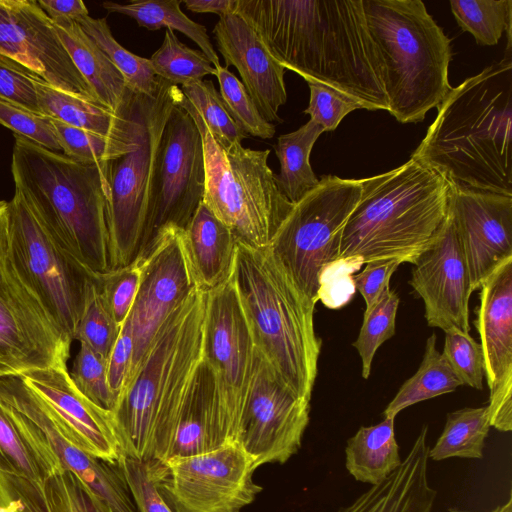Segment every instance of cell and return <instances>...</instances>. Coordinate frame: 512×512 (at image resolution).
Instances as JSON below:
<instances>
[{
  "label": "cell",
  "mask_w": 512,
  "mask_h": 512,
  "mask_svg": "<svg viewBox=\"0 0 512 512\" xmlns=\"http://www.w3.org/2000/svg\"><path fill=\"white\" fill-rule=\"evenodd\" d=\"M213 34L226 66H234L241 83L264 119L282 123L286 103L285 68L268 52L256 32L234 12L219 17Z\"/></svg>",
  "instance_id": "cell-24"
},
{
  "label": "cell",
  "mask_w": 512,
  "mask_h": 512,
  "mask_svg": "<svg viewBox=\"0 0 512 512\" xmlns=\"http://www.w3.org/2000/svg\"><path fill=\"white\" fill-rule=\"evenodd\" d=\"M445 332L442 355L463 385L483 389L484 356L481 344L457 328Z\"/></svg>",
  "instance_id": "cell-46"
},
{
  "label": "cell",
  "mask_w": 512,
  "mask_h": 512,
  "mask_svg": "<svg viewBox=\"0 0 512 512\" xmlns=\"http://www.w3.org/2000/svg\"><path fill=\"white\" fill-rule=\"evenodd\" d=\"M42 10L51 21L71 20L78 21L88 16V9L81 0H38Z\"/></svg>",
  "instance_id": "cell-54"
},
{
  "label": "cell",
  "mask_w": 512,
  "mask_h": 512,
  "mask_svg": "<svg viewBox=\"0 0 512 512\" xmlns=\"http://www.w3.org/2000/svg\"><path fill=\"white\" fill-rule=\"evenodd\" d=\"M70 375L77 389L89 400L103 409L114 410L118 397L108 383L106 358L80 343Z\"/></svg>",
  "instance_id": "cell-44"
},
{
  "label": "cell",
  "mask_w": 512,
  "mask_h": 512,
  "mask_svg": "<svg viewBox=\"0 0 512 512\" xmlns=\"http://www.w3.org/2000/svg\"><path fill=\"white\" fill-rule=\"evenodd\" d=\"M182 230L173 226L162 229L146 251L137 256L141 261V277L128 316L134 338L131 373L170 313L198 288Z\"/></svg>",
  "instance_id": "cell-17"
},
{
  "label": "cell",
  "mask_w": 512,
  "mask_h": 512,
  "mask_svg": "<svg viewBox=\"0 0 512 512\" xmlns=\"http://www.w3.org/2000/svg\"><path fill=\"white\" fill-rule=\"evenodd\" d=\"M183 96L179 86L160 77L155 95L135 93L136 145L107 161L106 202L113 269L130 264L141 250L152 214L163 131Z\"/></svg>",
  "instance_id": "cell-9"
},
{
  "label": "cell",
  "mask_w": 512,
  "mask_h": 512,
  "mask_svg": "<svg viewBox=\"0 0 512 512\" xmlns=\"http://www.w3.org/2000/svg\"><path fill=\"white\" fill-rule=\"evenodd\" d=\"M0 506L7 512H118L66 469L42 482L0 472Z\"/></svg>",
  "instance_id": "cell-27"
},
{
  "label": "cell",
  "mask_w": 512,
  "mask_h": 512,
  "mask_svg": "<svg viewBox=\"0 0 512 512\" xmlns=\"http://www.w3.org/2000/svg\"><path fill=\"white\" fill-rule=\"evenodd\" d=\"M323 132L318 124L309 120L297 130L277 138L274 150L280 162V173L276 175V182L281 193L292 204L319 183L310 164V154Z\"/></svg>",
  "instance_id": "cell-33"
},
{
  "label": "cell",
  "mask_w": 512,
  "mask_h": 512,
  "mask_svg": "<svg viewBox=\"0 0 512 512\" xmlns=\"http://www.w3.org/2000/svg\"><path fill=\"white\" fill-rule=\"evenodd\" d=\"M206 291L197 288L163 322L112 412L122 455L162 460L203 358Z\"/></svg>",
  "instance_id": "cell-3"
},
{
  "label": "cell",
  "mask_w": 512,
  "mask_h": 512,
  "mask_svg": "<svg viewBox=\"0 0 512 512\" xmlns=\"http://www.w3.org/2000/svg\"><path fill=\"white\" fill-rule=\"evenodd\" d=\"M140 277L141 261L139 257L126 266L95 276L103 301L119 326L123 325L131 312Z\"/></svg>",
  "instance_id": "cell-45"
},
{
  "label": "cell",
  "mask_w": 512,
  "mask_h": 512,
  "mask_svg": "<svg viewBox=\"0 0 512 512\" xmlns=\"http://www.w3.org/2000/svg\"><path fill=\"white\" fill-rule=\"evenodd\" d=\"M231 277L255 350L285 387L310 401L322 346L314 329L316 302L270 246L237 241Z\"/></svg>",
  "instance_id": "cell-4"
},
{
  "label": "cell",
  "mask_w": 512,
  "mask_h": 512,
  "mask_svg": "<svg viewBox=\"0 0 512 512\" xmlns=\"http://www.w3.org/2000/svg\"><path fill=\"white\" fill-rule=\"evenodd\" d=\"M309 105L304 110L323 131L335 130L343 118L357 109H368L361 101L322 83L308 81ZM369 110V109H368Z\"/></svg>",
  "instance_id": "cell-47"
},
{
  "label": "cell",
  "mask_w": 512,
  "mask_h": 512,
  "mask_svg": "<svg viewBox=\"0 0 512 512\" xmlns=\"http://www.w3.org/2000/svg\"><path fill=\"white\" fill-rule=\"evenodd\" d=\"M95 276L86 286L84 308L74 340L86 344L94 352L108 359L121 326L116 323L106 307Z\"/></svg>",
  "instance_id": "cell-42"
},
{
  "label": "cell",
  "mask_w": 512,
  "mask_h": 512,
  "mask_svg": "<svg viewBox=\"0 0 512 512\" xmlns=\"http://www.w3.org/2000/svg\"><path fill=\"white\" fill-rule=\"evenodd\" d=\"M8 208L18 260L50 311L74 341L87 283L97 274L80 265L60 246L17 190L8 202Z\"/></svg>",
  "instance_id": "cell-13"
},
{
  "label": "cell",
  "mask_w": 512,
  "mask_h": 512,
  "mask_svg": "<svg viewBox=\"0 0 512 512\" xmlns=\"http://www.w3.org/2000/svg\"><path fill=\"white\" fill-rule=\"evenodd\" d=\"M233 12L285 69L388 112L384 62L363 0H235Z\"/></svg>",
  "instance_id": "cell-1"
},
{
  "label": "cell",
  "mask_w": 512,
  "mask_h": 512,
  "mask_svg": "<svg viewBox=\"0 0 512 512\" xmlns=\"http://www.w3.org/2000/svg\"><path fill=\"white\" fill-rule=\"evenodd\" d=\"M394 420L384 417L378 424L361 426L347 440L345 466L355 480L372 486L400 466Z\"/></svg>",
  "instance_id": "cell-32"
},
{
  "label": "cell",
  "mask_w": 512,
  "mask_h": 512,
  "mask_svg": "<svg viewBox=\"0 0 512 512\" xmlns=\"http://www.w3.org/2000/svg\"><path fill=\"white\" fill-rule=\"evenodd\" d=\"M411 158L450 183L512 197L511 50L450 89Z\"/></svg>",
  "instance_id": "cell-2"
},
{
  "label": "cell",
  "mask_w": 512,
  "mask_h": 512,
  "mask_svg": "<svg viewBox=\"0 0 512 512\" xmlns=\"http://www.w3.org/2000/svg\"><path fill=\"white\" fill-rule=\"evenodd\" d=\"M180 89L216 141L224 146L242 145L248 135L232 119L212 81L200 80L183 85Z\"/></svg>",
  "instance_id": "cell-41"
},
{
  "label": "cell",
  "mask_w": 512,
  "mask_h": 512,
  "mask_svg": "<svg viewBox=\"0 0 512 512\" xmlns=\"http://www.w3.org/2000/svg\"><path fill=\"white\" fill-rule=\"evenodd\" d=\"M256 350L231 275L206 291L203 358L213 370L223 422L236 442Z\"/></svg>",
  "instance_id": "cell-14"
},
{
  "label": "cell",
  "mask_w": 512,
  "mask_h": 512,
  "mask_svg": "<svg viewBox=\"0 0 512 512\" xmlns=\"http://www.w3.org/2000/svg\"><path fill=\"white\" fill-rule=\"evenodd\" d=\"M77 22L120 72L129 90L147 96L155 95L158 77L150 60L121 46L113 37L106 18L96 19L88 15Z\"/></svg>",
  "instance_id": "cell-37"
},
{
  "label": "cell",
  "mask_w": 512,
  "mask_h": 512,
  "mask_svg": "<svg viewBox=\"0 0 512 512\" xmlns=\"http://www.w3.org/2000/svg\"><path fill=\"white\" fill-rule=\"evenodd\" d=\"M41 114L70 126L108 137L123 136L129 127V92L116 112L98 102L55 88L33 73Z\"/></svg>",
  "instance_id": "cell-30"
},
{
  "label": "cell",
  "mask_w": 512,
  "mask_h": 512,
  "mask_svg": "<svg viewBox=\"0 0 512 512\" xmlns=\"http://www.w3.org/2000/svg\"><path fill=\"white\" fill-rule=\"evenodd\" d=\"M427 436L423 425L400 466L338 512H432L437 491L428 481Z\"/></svg>",
  "instance_id": "cell-26"
},
{
  "label": "cell",
  "mask_w": 512,
  "mask_h": 512,
  "mask_svg": "<svg viewBox=\"0 0 512 512\" xmlns=\"http://www.w3.org/2000/svg\"><path fill=\"white\" fill-rule=\"evenodd\" d=\"M146 464L173 512H241L263 489L253 479L254 459L237 442Z\"/></svg>",
  "instance_id": "cell-12"
},
{
  "label": "cell",
  "mask_w": 512,
  "mask_h": 512,
  "mask_svg": "<svg viewBox=\"0 0 512 512\" xmlns=\"http://www.w3.org/2000/svg\"><path fill=\"white\" fill-rule=\"evenodd\" d=\"M450 7L458 25L477 44L496 45L506 32L507 48H511V0H451Z\"/></svg>",
  "instance_id": "cell-38"
},
{
  "label": "cell",
  "mask_w": 512,
  "mask_h": 512,
  "mask_svg": "<svg viewBox=\"0 0 512 512\" xmlns=\"http://www.w3.org/2000/svg\"><path fill=\"white\" fill-rule=\"evenodd\" d=\"M475 327L484 356L491 427L512 430V258L482 284Z\"/></svg>",
  "instance_id": "cell-19"
},
{
  "label": "cell",
  "mask_w": 512,
  "mask_h": 512,
  "mask_svg": "<svg viewBox=\"0 0 512 512\" xmlns=\"http://www.w3.org/2000/svg\"><path fill=\"white\" fill-rule=\"evenodd\" d=\"M410 284L424 302L430 327L469 333L473 292L466 259L448 214L429 247L416 259Z\"/></svg>",
  "instance_id": "cell-21"
},
{
  "label": "cell",
  "mask_w": 512,
  "mask_h": 512,
  "mask_svg": "<svg viewBox=\"0 0 512 512\" xmlns=\"http://www.w3.org/2000/svg\"><path fill=\"white\" fill-rule=\"evenodd\" d=\"M363 265L360 257L338 258L326 264L318 276V301L329 309L349 303L356 291L353 276Z\"/></svg>",
  "instance_id": "cell-48"
},
{
  "label": "cell",
  "mask_w": 512,
  "mask_h": 512,
  "mask_svg": "<svg viewBox=\"0 0 512 512\" xmlns=\"http://www.w3.org/2000/svg\"><path fill=\"white\" fill-rule=\"evenodd\" d=\"M463 383L436 348V335L426 341L422 362L416 373L407 379L385 408L383 415L395 419L405 408L455 391Z\"/></svg>",
  "instance_id": "cell-35"
},
{
  "label": "cell",
  "mask_w": 512,
  "mask_h": 512,
  "mask_svg": "<svg viewBox=\"0 0 512 512\" xmlns=\"http://www.w3.org/2000/svg\"><path fill=\"white\" fill-rule=\"evenodd\" d=\"M0 400L16 408L39 427L63 469L76 474L118 512H136L117 463L94 457L70 442L61 433L41 397L19 376L0 378Z\"/></svg>",
  "instance_id": "cell-23"
},
{
  "label": "cell",
  "mask_w": 512,
  "mask_h": 512,
  "mask_svg": "<svg viewBox=\"0 0 512 512\" xmlns=\"http://www.w3.org/2000/svg\"><path fill=\"white\" fill-rule=\"evenodd\" d=\"M204 188L201 135L192 117L177 105L172 109L163 131L152 214L138 255L146 251L162 229L169 226L184 229L187 226L203 199Z\"/></svg>",
  "instance_id": "cell-15"
},
{
  "label": "cell",
  "mask_w": 512,
  "mask_h": 512,
  "mask_svg": "<svg viewBox=\"0 0 512 512\" xmlns=\"http://www.w3.org/2000/svg\"><path fill=\"white\" fill-rule=\"evenodd\" d=\"M181 3V0H137L126 4L108 1L102 6L108 12L123 14L134 19L138 26L148 30L165 28L183 33L201 48L203 54L217 69L220 66V60L206 27L183 13L180 8Z\"/></svg>",
  "instance_id": "cell-34"
},
{
  "label": "cell",
  "mask_w": 512,
  "mask_h": 512,
  "mask_svg": "<svg viewBox=\"0 0 512 512\" xmlns=\"http://www.w3.org/2000/svg\"><path fill=\"white\" fill-rule=\"evenodd\" d=\"M182 237L199 289L211 290L231 275L237 239L202 201Z\"/></svg>",
  "instance_id": "cell-28"
},
{
  "label": "cell",
  "mask_w": 512,
  "mask_h": 512,
  "mask_svg": "<svg viewBox=\"0 0 512 512\" xmlns=\"http://www.w3.org/2000/svg\"><path fill=\"white\" fill-rule=\"evenodd\" d=\"M385 68L388 112L400 123L424 120L452 88L451 45L420 0H363Z\"/></svg>",
  "instance_id": "cell-7"
},
{
  "label": "cell",
  "mask_w": 512,
  "mask_h": 512,
  "mask_svg": "<svg viewBox=\"0 0 512 512\" xmlns=\"http://www.w3.org/2000/svg\"><path fill=\"white\" fill-rule=\"evenodd\" d=\"M63 469L39 427L0 400V472L42 482Z\"/></svg>",
  "instance_id": "cell-29"
},
{
  "label": "cell",
  "mask_w": 512,
  "mask_h": 512,
  "mask_svg": "<svg viewBox=\"0 0 512 512\" xmlns=\"http://www.w3.org/2000/svg\"><path fill=\"white\" fill-rule=\"evenodd\" d=\"M235 0H184L185 7L195 13H214L219 17L232 13Z\"/></svg>",
  "instance_id": "cell-55"
},
{
  "label": "cell",
  "mask_w": 512,
  "mask_h": 512,
  "mask_svg": "<svg viewBox=\"0 0 512 512\" xmlns=\"http://www.w3.org/2000/svg\"><path fill=\"white\" fill-rule=\"evenodd\" d=\"M449 193V181L413 158L362 179L361 196L342 229L338 258L414 264L447 217Z\"/></svg>",
  "instance_id": "cell-6"
},
{
  "label": "cell",
  "mask_w": 512,
  "mask_h": 512,
  "mask_svg": "<svg viewBox=\"0 0 512 512\" xmlns=\"http://www.w3.org/2000/svg\"><path fill=\"white\" fill-rule=\"evenodd\" d=\"M0 512H7L6 508L3 506H0Z\"/></svg>",
  "instance_id": "cell-57"
},
{
  "label": "cell",
  "mask_w": 512,
  "mask_h": 512,
  "mask_svg": "<svg viewBox=\"0 0 512 512\" xmlns=\"http://www.w3.org/2000/svg\"><path fill=\"white\" fill-rule=\"evenodd\" d=\"M117 466L138 512H173L151 479L146 461L122 455Z\"/></svg>",
  "instance_id": "cell-50"
},
{
  "label": "cell",
  "mask_w": 512,
  "mask_h": 512,
  "mask_svg": "<svg viewBox=\"0 0 512 512\" xmlns=\"http://www.w3.org/2000/svg\"><path fill=\"white\" fill-rule=\"evenodd\" d=\"M490 427L487 406L465 407L448 413L441 435L429 448V458L434 461L453 457L481 459Z\"/></svg>",
  "instance_id": "cell-36"
},
{
  "label": "cell",
  "mask_w": 512,
  "mask_h": 512,
  "mask_svg": "<svg viewBox=\"0 0 512 512\" xmlns=\"http://www.w3.org/2000/svg\"><path fill=\"white\" fill-rule=\"evenodd\" d=\"M230 442L234 441L219 411L214 373L202 358L188 386L163 459L211 451Z\"/></svg>",
  "instance_id": "cell-25"
},
{
  "label": "cell",
  "mask_w": 512,
  "mask_h": 512,
  "mask_svg": "<svg viewBox=\"0 0 512 512\" xmlns=\"http://www.w3.org/2000/svg\"><path fill=\"white\" fill-rule=\"evenodd\" d=\"M106 162L84 164L15 135L17 190L60 246L93 274L112 270Z\"/></svg>",
  "instance_id": "cell-5"
},
{
  "label": "cell",
  "mask_w": 512,
  "mask_h": 512,
  "mask_svg": "<svg viewBox=\"0 0 512 512\" xmlns=\"http://www.w3.org/2000/svg\"><path fill=\"white\" fill-rule=\"evenodd\" d=\"M0 53L53 87L100 103L37 1L0 0Z\"/></svg>",
  "instance_id": "cell-18"
},
{
  "label": "cell",
  "mask_w": 512,
  "mask_h": 512,
  "mask_svg": "<svg viewBox=\"0 0 512 512\" xmlns=\"http://www.w3.org/2000/svg\"><path fill=\"white\" fill-rule=\"evenodd\" d=\"M0 123L48 150L62 151L51 119L21 106L0 99Z\"/></svg>",
  "instance_id": "cell-49"
},
{
  "label": "cell",
  "mask_w": 512,
  "mask_h": 512,
  "mask_svg": "<svg viewBox=\"0 0 512 512\" xmlns=\"http://www.w3.org/2000/svg\"><path fill=\"white\" fill-rule=\"evenodd\" d=\"M492 512H512V497H511V493L509 495V498H508L507 502L505 504L497 507Z\"/></svg>",
  "instance_id": "cell-56"
},
{
  "label": "cell",
  "mask_w": 512,
  "mask_h": 512,
  "mask_svg": "<svg viewBox=\"0 0 512 512\" xmlns=\"http://www.w3.org/2000/svg\"><path fill=\"white\" fill-rule=\"evenodd\" d=\"M52 23L71 60L98 101L116 112L128 90L123 76L78 22L63 19Z\"/></svg>",
  "instance_id": "cell-31"
},
{
  "label": "cell",
  "mask_w": 512,
  "mask_h": 512,
  "mask_svg": "<svg viewBox=\"0 0 512 512\" xmlns=\"http://www.w3.org/2000/svg\"><path fill=\"white\" fill-rule=\"evenodd\" d=\"M362 191V179L323 176L295 203L269 246L300 289L318 302V276L338 259L342 229Z\"/></svg>",
  "instance_id": "cell-11"
},
{
  "label": "cell",
  "mask_w": 512,
  "mask_h": 512,
  "mask_svg": "<svg viewBox=\"0 0 512 512\" xmlns=\"http://www.w3.org/2000/svg\"><path fill=\"white\" fill-rule=\"evenodd\" d=\"M149 60L157 77L180 87L216 74V69L201 50L186 46L170 29H165L161 46Z\"/></svg>",
  "instance_id": "cell-39"
},
{
  "label": "cell",
  "mask_w": 512,
  "mask_h": 512,
  "mask_svg": "<svg viewBox=\"0 0 512 512\" xmlns=\"http://www.w3.org/2000/svg\"><path fill=\"white\" fill-rule=\"evenodd\" d=\"M33 73L11 57L0 53V99L41 114Z\"/></svg>",
  "instance_id": "cell-51"
},
{
  "label": "cell",
  "mask_w": 512,
  "mask_h": 512,
  "mask_svg": "<svg viewBox=\"0 0 512 512\" xmlns=\"http://www.w3.org/2000/svg\"><path fill=\"white\" fill-rule=\"evenodd\" d=\"M398 294L385 287L374 306L364 312L357 339L352 343L362 362V377L368 379L372 361L378 348L395 334V320L399 306Z\"/></svg>",
  "instance_id": "cell-40"
},
{
  "label": "cell",
  "mask_w": 512,
  "mask_h": 512,
  "mask_svg": "<svg viewBox=\"0 0 512 512\" xmlns=\"http://www.w3.org/2000/svg\"><path fill=\"white\" fill-rule=\"evenodd\" d=\"M19 377L41 397L70 442L94 457L117 463L122 453L112 412L77 389L67 366L35 370Z\"/></svg>",
  "instance_id": "cell-22"
},
{
  "label": "cell",
  "mask_w": 512,
  "mask_h": 512,
  "mask_svg": "<svg viewBox=\"0 0 512 512\" xmlns=\"http://www.w3.org/2000/svg\"><path fill=\"white\" fill-rule=\"evenodd\" d=\"M72 342L19 262L0 200V378L67 366Z\"/></svg>",
  "instance_id": "cell-10"
},
{
  "label": "cell",
  "mask_w": 512,
  "mask_h": 512,
  "mask_svg": "<svg viewBox=\"0 0 512 512\" xmlns=\"http://www.w3.org/2000/svg\"><path fill=\"white\" fill-rule=\"evenodd\" d=\"M195 122L202 139L205 188L202 202L249 246H269L293 205L279 190L268 165L270 150L221 145L183 96L178 104Z\"/></svg>",
  "instance_id": "cell-8"
},
{
  "label": "cell",
  "mask_w": 512,
  "mask_h": 512,
  "mask_svg": "<svg viewBox=\"0 0 512 512\" xmlns=\"http://www.w3.org/2000/svg\"><path fill=\"white\" fill-rule=\"evenodd\" d=\"M310 401L296 396L257 353L236 442L257 467L283 464L301 447Z\"/></svg>",
  "instance_id": "cell-16"
},
{
  "label": "cell",
  "mask_w": 512,
  "mask_h": 512,
  "mask_svg": "<svg viewBox=\"0 0 512 512\" xmlns=\"http://www.w3.org/2000/svg\"><path fill=\"white\" fill-rule=\"evenodd\" d=\"M133 355L134 338L131 323L127 317L107 359L108 383L118 398L131 373Z\"/></svg>",
  "instance_id": "cell-52"
},
{
  "label": "cell",
  "mask_w": 512,
  "mask_h": 512,
  "mask_svg": "<svg viewBox=\"0 0 512 512\" xmlns=\"http://www.w3.org/2000/svg\"><path fill=\"white\" fill-rule=\"evenodd\" d=\"M365 265L361 272L354 274L353 279L356 290L364 298L367 311L377 302L384 288L389 286L390 278L400 263L393 260H378Z\"/></svg>",
  "instance_id": "cell-53"
},
{
  "label": "cell",
  "mask_w": 512,
  "mask_h": 512,
  "mask_svg": "<svg viewBox=\"0 0 512 512\" xmlns=\"http://www.w3.org/2000/svg\"><path fill=\"white\" fill-rule=\"evenodd\" d=\"M448 214L474 292L503 262L512 258V197L450 183Z\"/></svg>",
  "instance_id": "cell-20"
},
{
  "label": "cell",
  "mask_w": 512,
  "mask_h": 512,
  "mask_svg": "<svg viewBox=\"0 0 512 512\" xmlns=\"http://www.w3.org/2000/svg\"><path fill=\"white\" fill-rule=\"evenodd\" d=\"M215 76L220 86L221 98L235 123L247 135L270 139L275 135V125L266 121L248 95L241 81L227 67L219 66Z\"/></svg>",
  "instance_id": "cell-43"
}]
</instances>
